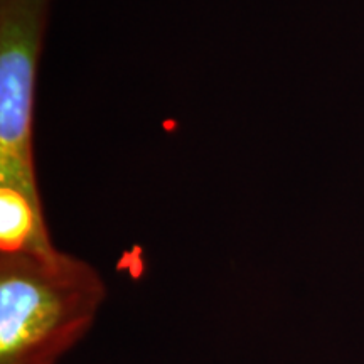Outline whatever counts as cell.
I'll return each mask as SVG.
<instances>
[{"instance_id":"obj_1","label":"cell","mask_w":364,"mask_h":364,"mask_svg":"<svg viewBox=\"0 0 364 364\" xmlns=\"http://www.w3.org/2000/svg\"><path fill=\"white\" fill-rule=\"evenodd\" d=\"M107 299L91 263L53 248L0 255V364H58Z\"/></svg>"},{"instance_id":"obj_2","label":"cell","mask_w":364,"mask_h":364,"mask_svg":"<svg viewBox=\"0 0 364 364\" xmlns=\"http://www.w3.org/2000/svg\"><path fill=\"white\" fill-rule=\"evenodd\" d=\"M51 0H0V186L39 209L34 157L36 81Z\"/></svg>"},{"instance_id":"obj_3","label":"cell","mask_w":364,"mask_h":364,"mask_svg":"<svg viewBox=\"0 0 364 364\" xmlns=\"http://www.w3.org/2000/svg\"><path fill=\"white\" fill-rule=\"evenodd\" d=\"M53 248L44 209L21 191L0 186V255Z\"/></svg>"}]
</instances>
